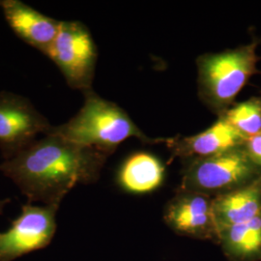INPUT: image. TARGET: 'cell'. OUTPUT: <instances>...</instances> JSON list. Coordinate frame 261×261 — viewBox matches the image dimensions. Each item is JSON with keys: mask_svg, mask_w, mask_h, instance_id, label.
<instances>
[{"mask_svg": "<svg viewBox=\"0 0 261 261\" xmlns=\"http://www.w3.org/2000/svg\"><path fill=\"white\" fill-rule=\"evenodd\" d=\"M108 155L46 134L25 149L0 164V172L10 178L28 202L60 206L77 184L96 182Z\"/></svg>", "mask_w": 261, "mask_h": 261, "instance_id": "cell-1", "label": "cell"}, {"mask_svg": "<svg viewBox=\"0 0 261 261\" xmlns=\"http://www.w3.org/2000/svg\"><path fill=\"white\" fill-rule=\"evenodd\" d=\"M84 95V106L75 116L62 125L51 126L47 134L58 135L108 156L130 138L148 144L167 143L168 139H151L146 136L117 103L100 97L93 89Z\"/></svg>", "mask_w": 261, "mask_h": 261, "instance_id": "cell-2", "label": "cell"}, {"mask_svg": "<svg viewBox=\"0 0 261 261\" xmlns=\"http://www.w3.org/2000/svg\"><path fill=\"white\" fill-rule=\"evenodd\" d=\"M258 39L221 53L205 54L196 59L200 100L211 112L222 115L232 105L252 75L259 73Z\"/></svg>", "mask_w": 261, "mask_h": 261, "instance_id": "cell-3", "label": "cell"}, {"mask_svg": "<svg viewBox=\"0 0 261 261\" xmlns=\"http://www.w3.org/2000/svg\"><path fill=\"white\" fill-rule=\"evenodd\" d=\"M259 177L261 168L242 146L209 157L185 160L179 190L214 198L247 186Z\"/></svg>", "mask_w": 261, "mask_h": 261, "instance_id": "cell-4", "label": "cell"}, {"mask_svg": "<svg viewBox=\"0 0 261 261\" xmlns=\"http://www.w3.org/2000/svg\"><path fill=\"white\" fill-rule=\"evenodd\" d=\"M46 56L58 67L71 88L84 93L92 89L98 49L89 29L82 21L61 20Z\"/></svg>", "mask_w": 261, "mask_h": 261, "instance_id": "cell-5", "label": "cell"}, {"mask_svg": "<svg viewBox=\"0 0 261 261\" xmlns=\"http://www.w3.org/2000/svg\"><path fill=\"white\" fill-rule=\"evenodd\" d=\"M51 125L25 97L0 92V151L9 160L25 149Z\"/></svg>", "mask_w": 261, "mask_h": 261, "instance_id": "cell-6", "label": "cell"}, {"mask_svg": "<svg viewBox=\"0 0 261 261\" xmlns=\"http://www.w3.org/2000/svg\"><path fill=\"white\" fill-rule=\"evenodd\" d=\"M58 206L27 203L5 232H0V261H13L47 247L56 231Z\"/></svg>", "mask_w": 261, "mask_h": 261, "instance_id": "cell-7", "label": "cell"}, {"mask_svg": "<svg viewBox=\"0 0 261 261\" xmlns=\"http://www.w3.org/2000/svg\"><path fill=\"white\" fill-rule=\"evenodd\" d=\"M164 219L176 233L219 243L213 198L210 196L178 190L165 209Z\"/></svg>", "mask_w": 261, "mask_h": 261, "instance_id": "cell-8", "label": "cell"}, {"mask_svg": "<svg viewBox=\"0 0 261 261\" xmlns=\"http://www.w3.org/2000/svg\"><path fill=\"white\" fill-rule=\"evenodd\" d=\"M245 140L229 123L218 117V120L205 130L190 137L169 138L167 145L172 158L178 157L185 161L209 157L242 147Z\"/></svg>", "mask_w": 261, "mask_h": 261, "instance_id": "cell-9", "label": "cell"}, {"mask_svg": "<svg viewBox=\"0 0 261 261\" xmlns=\"http://www.w3.org/2000/svg\"><path fill=\"white\" fill-rule=\"evenodd\" d=\"M1 7L14 33L47 56L58 34L61 20L49 18L19 0H3Z\"/></svg>", "mask_w": 261, "mask_h": 261, "instance_id": "cell-10", "label": "cell"}, {"mask_svg": "<svg viewBox=\"0 0 261 261\" xmlns=\"http://www.w3.org/2000/svg\"><path fill=\"white\" fill-rule=\"evenodd\" d=\"M218 230L241 224L261 214V177L247 186L213 198Z\"/></svg>", "mask_w": 261, "mask_h": 261, "instance_id": "cell-11", "label": "cell"}, {"mask_svg": "<svg viewBox=\"0 0 261 261\" xmlns=\"http://www.w3.org/2000/svg\"><path fill=\"white\" fill-rule=\"evenodd\" d=\"M166 167L156 156L137 152L126 159L117 172L116 181L123 191L130 194H147L162 186Z\"/></svg>", "mask_w": 261, "mask_h": 261, "instance_id": "cell-12", "label": "cell"}, {"mask_svg": "<svg viewBox=\"0 0 261 261\" xmlns=\"http://www.w3.org/2000/svg\"><path fill=\"white\" fill-rule=\"evenodd\" d=\"M218 244L229 261H260L261 214L221 229Z\"/></svg>", "mask_w": 261, "mask_h": 261, "instance_id": "cell-13", "label": "cell"}, {"mask_svg": "<svg viewBox=\"0 0 261 261\" xmlns=\"http://www.w3.org/2000/svg\"><path fill=\"white\" fill-rule=\"evenodd\" d=\"M218 117L229 123L245 139L252 137L261 132V96L235 103Z\"/></svg>", "mask_w": 261, "mask_h": 261, "instance_id": "cell-14", "label": "cell"}, {"mask_svg": "<svg viewBox=\"0 0 261 261\" xmlns=\"http://www.w3.org/2000/svg\"><path fill=\"white\" fill-rule=\"evenodd\" d=\"M243 148L252 162L261 168V132L246 139Z\"/></svg>", "mask_w": 261, "mask_h": 261, "instance_id": "cell-15", "label": "cell"}, {"mask_svg": "<svg viewBox=\"0 0 261 261\" xmlns=\"http://www.w3.org/2000/svg\"><path fill=\"white\" fill-rule=\"evenodd\" d=\"M10 200L9 198H5V199H0V215L3 213V210H4V208H5V206L7 205L8 203H9Z\"/></svg>", "mask_w": 261, "mask_h": 261, "instance_id": "cell-16", "label": "cell"}, {"mask_svg": "<svg viewBox=\"0 0 261 261\" xmlns=\"http://www.w3.org/2000/svg\"><path fill=\"white\" fill-rule=\"evenodd\" d=\"M1 3H2V1H0V6H1Z\"/></svg>", "mask_w": 261, "mask_h": 261, "instance_id": "cell-17", "label": "cell"}]
</instances>
